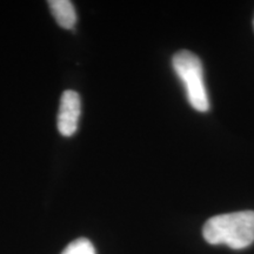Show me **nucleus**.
Here are the masks:
<instances>
[{
  "instance_id": "obj_4",
  "label": "nucleus",
  "mask_w": 254,
  "mask_h": 254,
  "mask_svg": "<svg viewBox=\"0 0 254 254\" xmlns=\"http://www.w3.org/2000/svg\"><path fill=\"white\" fill-rule=\"evenodd\" d=\"M53 18L60 27L71 30L77 23V13L69 0H50L47 1Z\"/></svg>"
},
{
  "instance_id": "obj_5",
  "label": "nucleus",
  "mask_w": 254,
  "mask_h": 254,
  "mask_svg": "<svg viewBox=\"0 0 254 254\" xmlns=\"http://www.w3.org/2000/svg\"><path fill=\"white\" fill-rule=\"evenodd\" d=\"M62 254H95V250L90 240L80 238L68 244Z\"/></svg>"
},
{
  "instance_id": "obj_1",
  "label": "nucleus",
  "mask_w": 254,
  "mask_h": 254,
  "mask_svg": "<svg viewBox=\"0 0 254 254\" xmlns=\"http://www.w3.org/2000/svg\"><path fill=\"white\" fill-rule=\"evenodd\" d=\"M202 236L211 245L246 249L254 243V211L215 215L205 222Z\"/></svg>"
},
{
  "instance_id": "obj_3",
  "label": "nucleus",
  "mask_w": 254,
  "mask_h": 254,
  "mask_svg": "<svg viewBox=\"0 0 254 254\" xmlns=\"http://www.w3.org/2000/svg\"><path fill=\"white\" fill-rule=\"evenodd\" d=\"M81 113L80 97L75 91H65L60 99L57 126L60 134L71 136L77 132L78 123Z\"/></svg>"
},
{
  "instance_id": "obj_6",
  "label": "nucleus",
  "mask_w": 254,
  "mask_h": 254,
  "mask_svg": "<svg viewBox=\"0 0 254 254\" xmlns=\"http://www.w3.org/2000/svg\"><path fill=\"white\" fill-rule=\"evenodd\" d=\"M253 27H254V20H253Z\"/></svg>"
},
{
  "instance_id": "obj_2",
  "label": "nucleus",
  "mask_w": 254,
  "mask_h": 254,
  "mask_svg": "<svg viewBox=\"0 0 254 254\" xmlns=\"http://www.w3.org/2000/svg\"><path fill=\"white\" fill-rule=\"evenodd\" d=\"M172 65L184 84L190 106L199 112L208 111V95L204 82L201 60L190 51L183 50L173 56Z\"/></svg>"
}]
</instances>
